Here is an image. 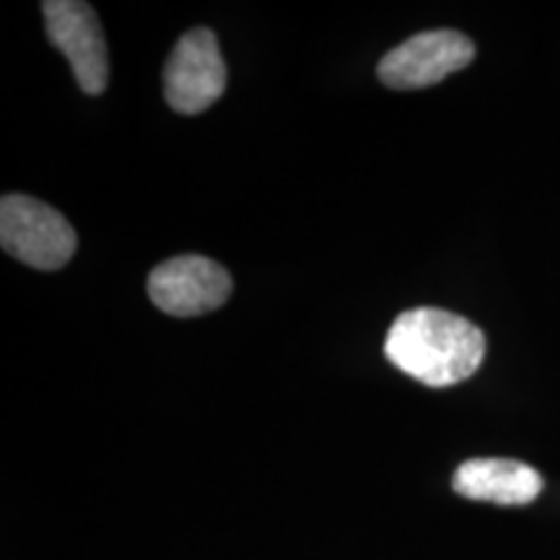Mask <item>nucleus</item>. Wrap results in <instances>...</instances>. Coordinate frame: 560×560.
<instances>
[{
  "label": "nucleus",
  "instance_id": "4",
  "mask_svg": "<svg viewBox=\"0 0 560 560\" xmlns=\"http://www.w3.org/2000/svg\"><path fill=\"white\" fill-rule=\"evenodd\" d=\"M226 91V62L210 30H190L164 66V96L179 115H200Z\"/></svg>",
  "mask_w": 560,
  "mask_h": 560
},
{
  "label": "nucleus",
  "instance_id": "6",
  "mask_svg": "<svg viewBox=\"0 0 560 560\" xmlns=\"http://www.w3.org/2000/svg\"><path fill=\"white\" fill-rule=\"evenodd\" d=\"M231 276L202 255H179L156 265L149 276V296L170 317H200L231 296Z\"/></svg>",
  "mask_w": 560,
  "mask_h": 560
},
{
  "label": "nucleus",
  "instance_id": "5",
  "mask_svg": "<svg viewBox=\"0 0 560 560\" xmlns=\"http://www.w3.org/2000/svg\"><path fill=\"white\" fill-rule=\"evenodd\" d=\"M475 60V45L462 32L433 30L405 39L380 60L376 75L387 89L412 91L450 79Z\"/></svg>",
  "mask_w": 560,
  "mask_h": 560
},
{
  "label": "nucleus",
  "instance_id": "7",
  "mask_svg": "<svg viewBox=\"0 0 560 560\" xmlns=\"http://www.w3.org/2000/svg\"><path fill=\"white\" fill-rule=\"evenodd\" d=\"M454 493L499 506H527L540 495L542 478L516 459H470L454 472Z\"/></svg>",
  "mask_w": 560,
  "mask_h": 560
},
{
  "label": "nucleus",
  "instance_id": "1",
  "mask_svg": "<svg viewBox=\"0 0 560 560\" xmlns=\"http://www.w3.org/2000/svg\"><path fill=\"white\" fill-rule=\"evenodd\" d=\"M486 348L478 325L433 306L402 312L384 340V355L392 366L433 389L470 380L486 359Z\"/></svg>",
  "mask_w": 560,
  "mask_h": 560
},
{
  "label": "nucleus",
  "instance_id": "2",
  "mask_svg": "<svg viewBox=\"0 0 560 560\" xmlns=\"http://www.w3.org/2000/svg\"><path fill=\"white\" fill-rule=\"evenodd\" d=\"M0 244L13 260L34 270H60L79 247L66 215L30 195L0 200Z\"/></svg>",
  "mask_w": 560,
  "mask_h": 560
},
{
  "label": "nucleus",
  "instance_id": "3",
  "mask_svg": "<svg viewBox=\"0 0 560 560\" xmlns=\"http://www.w3.org/2000/svg\"><path fill=\"white\" fill-rule=\"evenodd\" d=\"M42 16L47 39L68 58L83 94L100 96L109 83V58L96 11L81 0H47Z\"/></svg>",
  "mask_w": 560,
  "mask_h": 560
}]
</instances>
